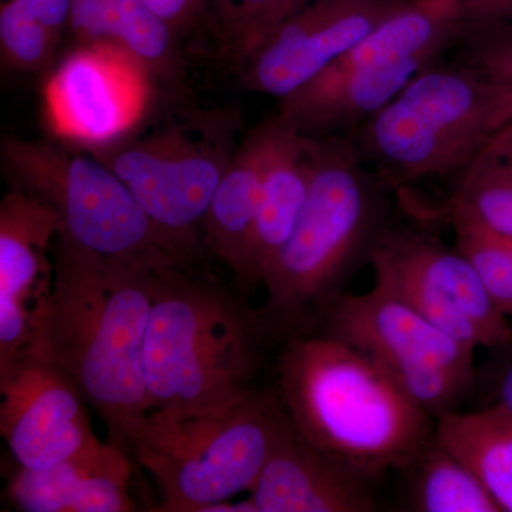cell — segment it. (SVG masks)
I'll return each mask as SVG.
<instances>
[{
	"label": "cell",
	"instance_id": "13",
	"mask_svg": "<svg viewBox=\"0 0 512 512\" xmlns=\"http://www.w3.org/2000/svg\"><path fill=\"white\" fill-rule=\"evenodd\" d=\"M0 433L18 467L45 471L96 443L86 399L60 367L22 353L0 367Z\"/></svg>",
	"mask_w": 512,
	"mask_h": 512
},
{
	"label": "cell",
	"instance_id": "18",
	"mask_svg": "<svg viewBox=\"0 0 512 512\" xmlns=\"http://www.w3.org/2000/svg\"><path fill=\"white\" fill-rule=\"evenodd\" d=\"M276 131L261 197L237 278L259 286L299 220L311 181V137L275 111Z\"/></svg>",
	"mask_w": 512,
	"mask_h": 512
},
{
	"label": "cell",
	"instance_id": "32",
	"mask_svg": "<svg viewBox=\"0 0 512 512\" xmlns=\"http://www.w3.org/2000/svg\"><path fill=\"white\" fill-rule=\"evenodd\" d=\"M485 150L512 154V121L495 131L484 146Z\"/></svg>",
	"mask_w": 512,
	"mask_h": 512
},
{
	"label": "cell",
	"instance_id": "16",
	"mask_svg": "<svg viewBox=\"0 0 512 512\" xmlns=\"http://www.w3.org/2000/svg\"><path fill=\"white\" fill-rule=\"evenodd\" d=\"M372 484L302 436L289 419L248 498L255 512H372Z\"/></svg>",
	"mask_w": 512,
	"mask_h": 512
},
{
	"label": "cell",
	"instance_id": "30",
	"mask_svg": "<svg viewBox=\"0 0 512 512\" xmlns=\"http://www.w3.org/2000/svg\"><path fill=\"white\" fill-rule=\"evenodd\" d=\"M464 30L494 28L512 23V0H458Z\"/></svg>",
	"mask_w": 512,
	"mask_h": 512
},
{
	"label": "cell",
	"instance_id": "27",
	"mask_svg": "<svg viewBox=\"0 0 512 512\" xmlns=\"http://www.w3.org/2000/svg\"><path fill=\"white\" fill-rule=\"evenodd\" d=\"M59 37L42 23L30 18L15 0L0 5V49L3 62L26 73H45L53 69Z\"/></svg>",
	"mask_w": 512,
	"mask_h": 512
},
{
	"label": "cell",
	"instance_id": "22",
	"mask_svg": "<svg viewBox=\"0 0 512 512\" xmlns=\"http://www.w3.org/2000/svg\"><path fill=\"white\" fill-rule=\"evenodd\" d=\"M404 510L414 512H501L487 488L436 436L404 468Z\"/></svg>",
	"mask_w": 512,
	"mask_h": 512
},
{
	"label": "cell",
	"instance_id": "21",
	"mask_svg": "<svg viewBox=\"0 0 512 512\" xmlns=\"http://www.w3.org/2000/svg\"><path fill=\"white\" fill-rule=\"evenodd\" d=\"M436 439L480 478L501 512H512V417L498 406L436 419Z\"/></svg>",
	"mask_w": 512,
	"mask_h": 512
},
{
	"label": "cell",
	"instance_id": "3",
	"mask_svg": "<svg viewBox=\"0 0 512 512\" xmlns=\"http://www.w3.org/2000/svg\"><path fill=\"white\" fill-rule=\"evenodd\" d=\"M278 396L302 436L373 483L403 471L436 436V419L376 363L325 333L288 340Z\"/></svg>",
	"mask_w": 512,
	"mask_h": 512
},
{
	"label": "cell",
	"instance_id": "24",
	"mask_svg": "<svg viewBox=\"0 0 512 512\" xmlns=\"http://www.w3.org/2000/svg\"><path fill=\"white\" fill-rule=\"evenodd\" d=\"M312 0H210L224 53L241 67L289 16Z\"/></svg>",
	"mask_w": 512,
	"mask_h": 512
},
{
	"label": "cell",
	"instance_id": "29",
	"mask_svg": "<svg viewBox=\"0 0 512 512\" xmlns=\"http://www.w3.org/2000/svg\"><path fill=\"white\" fill-rule=\"evenodd\" d=\"M175 35L187 32L204 19L210 0H144Z\"/></svg>",
	"mask_w": 512,
	"mask_h": 512
},
{
	"label": "cell",
	"instance_id": "2",
	"mask_svg": "<svg viewBox=\"0 0 512 512\" xmlns=\"http://www.w3.org/2000/svg\"><path fill=\"white\" fill-rule=\"evenodd\" d=\"M311 137V181L299 220L262 281L265 335L312 333L393 222V192L357 154L350 134Z\"/></svg>",
	"mask_w": 512,
	"mask_h": 512
},
{
	"label": "cell",
	"instance_id": "17",
	"mask_svg": "<svg viewBox=\"0 0 512 512\" xmlns=\"http://www.w3.org/2000/svg\"><path fill=\"white\" fill-rule=\"evenodd\" d=\"M131 464L123 447L97 440L45 471L18 467L9 480L8 497L26 512H127Z\"/></svg>",
	"mask_w": 512,
	"mask_h": 512
},
{
	"label": "cell",
	"instance_id": "20",
	"mask_svg": "<svg viewBox=\"0 0 512 512\" xmlns=\"http://www.w3.org/2000/svg\"><path fill=\"white\" fill-rule=\"evenodd\" d=\"M69 32L74 43H116L164 83L183 77L177 35L144 0H72Z\"/></svg>",
	"mask_w": 512,
	"mask_h": 512
},
{
	"label": "cell",
	"instance_id": "23",
	"mask_svg": "<svg viewBox=\"0 0 512 512\" xmlns=\"http://www.w3.org/2000/svg\"><path fill=\"white\" fill-rule=\"evenodd\" d=\"M441 218L512 238V154L483 148L458 174Z\"/></svg>",
	"mask_w": 512,
	"mask_h": 512
},
{
	"label": "cell",
	"instance_id": "15",
	"mask_svg": "<svg viewBox=\"0 0 512 512\" xmlns=\"http://www.w3.org/2000/svg\"><path fill=\"white\" fill-rule=\"evenodd\" d=\"M59 234L56 212L42 198L13 188L0 204V367L29 349L55 281L49 258Z\"/></svg>",
	"mask_w": 512,
	"mask_h": 512
},
{
	"label": "cell",
	"instance_id": "4",
	"mask_svg": "<svg viewBox=\"0 0 512 512\" xmlns=\"http://www.w3.org/2000/svg\"><path fill=\"white\" fill-rule=\"evenodd\" d=\"M264 335L258 313L217 286L183 269L158 272L143 350L151 412L201 416L239 402Z\"/></svg>",
	"mask_w": 512,
	"mask_h": 512
},
{
	"label": "cell",
	"instance_id": "19",
	"mask_svg": "<svg viewBox=\"0 0 512 512\" xmlns=\"http://www.w3.org/2000/svg\"><path fill=\"white\" fill-rule=\"evenodd\" d=\"M276 117L255 127L241 143L225 171L202 222V239L238 275L254 224L262 181L271 156Z\"/></svg>",
	"mask_w": 512,
	"mask_h": 512
},
{
	"label": "cell",
	"instance_id": "14",
	"mask_svg": "<svg viewBox=\"0 0 512 512\" xmlns=\"http://www.w3.org/2000/svg\"><path fill=\"white\" fill-rule=\"evenodd\" d=\"M409 0H312L239 67L249 92L281 100L318 77Z\"/></svg>",
	"mask_w": 512,
	"mask_h": 512
},
{
	"label": "cell",
	"instance_id": "9",
	"mask_svg": "<svg viewBox=\"0 0 512 512\" xmlns=\"http://www.w3.org/2000/svg\"><path fill=\"white\" fill-rule=\"evenodd\" d=\"M235 107L195 110L151 130L140 127L94 151L165 234L197 255L200 229L241 141Z\"/></svg>",
	"mask_w": 512,
	"mask_h": 512
},
{
	"label": "cell",
	"instance_id": "7",
	"mask_svg": "<svg viewBox=\"0 0 512 512\" xmlns=\"http://www.w3.org/2000/svg\"><path fill=\"white\" fill-rule=\"evenodd\" d=\"M288 424L278 393L252 389L220 412H151L130 447L156 480L160 511L205 512L249 493Z\"/></svg>",
	"mask_w": 512,
	"mask_h": 512
},
{
	"label": "cell",
	"instance_id": "26",
	"mask_svg": "<svg viewBox=\"0 0 512 512\" xmlns=\"http://www.w3.org/2000/svg\"><path fill=\"white\" fill-rule=\"evenodd\" d=\"M454 247L474 265L495 308L512 320V238L471 225H451Z\"/></svg>",
	"mask_w": 512,
	"mask_h": 512
},
{
	"label": "cell",
	"instance_id": "12",
	"mask_svg": "<svg viewBox=\"0 0 512 512\" xmlns=\"http://www.w3.org/2000/svg\"><path fill=\"white\" fill-rule=\"evenodd\" d=\"M153 82L147 67L116 43H74L47 76V124L64 143L94 153L141 127Z\"/></svg>",
	"mask_w": 512,
	"mask_h": 512
},
{
	"label": "cell",
	"instance_id": "28",
	"mask_svg": "<svg viewBox=\"0 0 512 512\" xmlns=\"http://www.w3.org/2000/svg\"><path fill=\"white\" fill-rule=\"evenodd\" d=\"M491 353L487 366L478 369L477 383H484L487 406H498L512 417V343Z\"/></svg>",
	"mask_w": 512,
	"mask_h": 512
},
{
	"label": "cell",
	"instance_id": "25",
	"mask_svg": "<svg viewBox=\"0 0 512 512\" xmlns=\"http://www.w3.org/2000/svg\"><path fill=\"white\" fill-rule=\"evenodd\" d=\"M456 47V59L477 70L490 86L494 100V130H500L512 121V23L463 30Z\"/></svg>",
	"mask_w": 512,
	"mask_h": 512
},
{
	"label": "cell",
	"instance_id": "1",
	"mask_svg": "<svg viewBox=\"0 0 512 512\" xmlns=\"http://www.w3.org/2000/svg\"><path fill=\"white\" fill-rule=\"evenodd\" d=\"M52 296L26 353L63 370L130 447L151 413L144 339L158 272L111 264L56 237Z\"/></svg>",
	"mask_w": 512,
	"mask_h": 512
},
{
	"label": "cell",
	"instance_id": "5",
	"mask_svg": "<svg viewBox=\"0 0 512 512\" xmlns=\"http://www.w3.org/2000/svg\"><path fill=\"white\" fill-rule=\"evenodd\" d=\"M2 165L15 188L47 202L70 247L144 271L185 269L194 254L148 217L127 185L93 154L49 141L3 138Z\"/></svg>",
	"mask_w": 512,
	"mask_h": 512
},
{
	"label": "cell",
	"instance_id": "8",
	"mask_svg": "<svg viewBox=\"0 0 512 512\" xmlns=\"http://www.w3.org/2000/svg\"><path fill=\"white\" fill-rule=\"evenodd\" d=\"M464 30L458 0H409L276 113L305 136L350 134L414 77L443 60Z\"/></svg>",
	"mask_w": 512,
	"mask_h": 512
},
{
	"label": "cell",
	"instance_id": "10",
	"mask_svg": "<svg viewBox=\"0 0 512 512\" xmlns=\"http://www.w3.org/2000/svg\"><path fill=\"white\" fill-rule=\"evenodd\" d=\"M325 335L369 357L434 419L456 412L474 392V352L389 289L345 292L319 320Z\"/></svg>",
	"mask_w": 512,
	"mask_h": 512
},
{
	"label": "cell",
	"instance_id": "11",
	"mask_svg": "<svg viewBox=\"0 0 512 512\" xmlns=\"http://www.w3.org/2000/svg\"><path fill=\"white\" fill-rule=\"evenodd\" d=\"M369 264L375 284L468 348L493 352L512 343L510 320L495 308L477 269L431 229L393 221L376 242Z\"/></svg>",
	"mask_w": 512,
	"mask_h": 512
},
{
	"label": "cell",
	"instance_id": "6",
	"mask_svg": "<svg viewBox=\"0 0 512 512\" xmlns=\"http://www.w3.org/2000/svg\"><path fill=\"white\" fill-rule=\"evenodd\" d=\"M494 131L490 86L477 70L454 59L414 77L350 136L380 183L399 192L419 181L460 174Z\"/></svg>",
	"mask_w": 512,
	"mask_h": 512
},
{
	"label": "cell",
	"instance_id": "31",
	"mask_svg": "<svg viewBox=\"0 0 512 512\" xmlns=\"http://www.w3.org/2000/svg\"><path fill=\"white\" fill-rule=\"evenodd\" d=\"M30 18L42 23L53 35L62 39L69 30L72 0H15Z\"/></svg>",
	"mask_w": 512,
	"mask_h": 512
}]
</instances>
